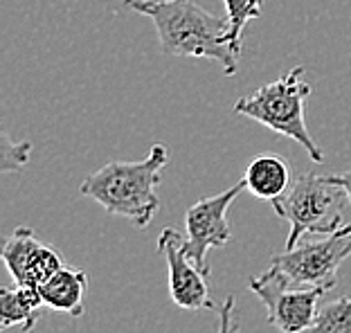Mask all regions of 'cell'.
<instances>
[{
    "mask_svg": "<svg viewBox=\"0 0 351 333\" xmlns=\"http://www.w3.org/2000/svg\"><path fill=\"white\" fill-rule=\"evenodd\" d=\"M124 5L151 18L165 54L214 59L228 77L237 75L241 47L228 41V16L207 12L194 0H124Z\"/></svg>",
    "mask_w": 351,
    "mask_h": 333,
    "instance_id": "6da1fadb",
    "label": "cell"
},
{
    "mask_svg": "<svg viewBox=\"0 0 351 333\" xmlns=\"http://www.w3.org/2000/svg\"><path fill=\"white\" fill-rule=\"evenodd\" d=\"M167 162L169 151L158 142L151 147L145 160L104 164L84 178L79 192L99 203L108 214L129 219L133 225L145 230L160 208L156 187L160 185Z\"/></svg>",
    "mask_w": 351,
    "mask_h": 333,
    "instance_id": "7a4b0ae2",
    "label": "cell"
},
{
    "mask_svg": "<svg viewBox=\"0 0 351 333\" xmlns=\"http://www.w3.org/2000/svg\"><path fill=\"white\" fill-rule=\"evenodd\" d=\"M311 95V86L304 79V68L298 66L284 73L275 82L261 86L252 95L234 101V113L245 115L250 120L263 124L266 129L279 133L284 138L304 149L306 156L315 164L324 162L322 149L308 136L306 129V99Z\"/></svg>",
    "mask_w": 351,
    "mask_h": 333,
    "instance_id": "3957f363",
    "label": "cell"
},
{
    "mask_svg": "<svg viewBox=\"0 0 351 333\" xmlns=\"http://www.w3.org/2000/svg\"><path fill=\"white\" fill-rule=\"evenodd\" d=\"M349 201L345 189L329 176L304 173L293 182L282 201L273 205L277 217L289 221L286 248H295L302 236L331 234L342 227L345 203Z\"/></svg>",
    "mask_w": 351,
    "mask_h": 333,
    "instance_id": "277c9868",
    "label": "cell"
},
{
    "mask_svg": "<svg viewBox=\"0 0 351 333\" xmlns=\"http://www.w3.org/2000/svg\"><path fill=\"white\" fill-rule=\"evenodd\" d=\"M351 257V223L320 241H304L295 248H286L273 257V266L279 268L298 286H315L331 291L338 284L342 261Z\"/></svg>",
    "mask_w": 351,
    "mask_h": 333,
    "instance_id": "5b68a950",
    "label": "cell"
},
{
    "mask_svg": "<svg viewBox=\"0 0 351 333\" xmlns=\"http://www.w3.org/2000/svg\"><path fill=\"white\" fill-rule=\"evenodd\" d=\"M250 291L266 306L268 322L282 333H302L308 329L320 308V297L326 293L315 286H298L275 266L252 277Z\"/></svg>",
    "mask_w": 351,
    "mask_h": 333,
    "instance_id": "8992f818",
    "label": "cell"
},
{
    "mask_svg": "<svg viewBox=\"0 0 351 333\" xmlns=\"http://www.w3.org/2000/svg\"><path fill=\"white\" fill-rule=\"evenodd\" d=\"M243 189V180H239L234 187L226 189V192L194 203L185 214V250L205 277L212 273L210 259H207L210 250L223 248L232 236V230L228 223V208Z\"/></svg>",
    "mask_w": 351,
    "mask_h": 333,
    "instance_id": "52a82bcc",
    "label": "cell"
},
{
    "mask_svg": "<svg viewBox=\"0 0 351 333\" xmlns=\"http://www.w3.org/2000/svg\"><path fill=\"white\" fill-rule=\"evenodd\" d=\"M3 261L14 284L38 288L50 275L66 264L59 250L45 245L32 227H16L3 245Z\"/></svg>",
    "mask_w": 351,
    "mask_h": 333,
    "instance_id": "ba28073f",
    "label": "cell"
},
{
    "mask_svg": "<svg viewBox=\"0 0 351 333\" xmlns=\"http://www.w3.org/2000/svg\"><path fill=\"white\" fill-rule=\"evenodd\" d=\"M158 250L167 259L169 268V295L176 306L185 311H201V308H217L207 291L205 275L198 271V266L191 261L185 250V239L171 227H165L160 239H158Z\"/></svg>",
    "mask_w": 351,
    "mask_h": 333,
    "instance_id": "9c48e42d",
    "label": "cell"
},
{
    "mask_svg": "<svg viewBox=\"0 0 351 333\" xmlns=\"http://www.w3.org/2000/svg\"><path fill=\"white\" fill-rule=\"evenodd\" d=\"M241 180L254 198L270 205L282 201L295 182L289 160L277 153H261L252 158Z\"/></svg>",
    "mask_w": 351,
    "mask_h": 333,
    "instance_id": "30bf717a",
    "label": "cell"
},
{
    "mask_svg": "<svg viewBox=\"0 0 351 333\" xmlns=\"http://www.w3.org/2000/svg\"><path fill=\"white\" fill-rule=\"evenodd\" d=\"M88 291V275L82 268L63 264L54 275L38 286L47 308L59 313H68L73 318L84 315V295Z\"/></svg>",
    "mask_w": 351,
    "mask_h": 333,
    "instance_id": "8fae6325",
    "label": "cell"
},
{
    "mask_svg": "<svg viewBox=\"0 0 351 333\" xmlns=\"http://www.w3.org/2000/svg\"><path fill=\"white\" fill-rule=\"evenodd\" d=\"M45 302L38 288L29 286H3L0 288V329L7 331L12 327H21L27 333L41 320Z\"/></svg>",
    "mask_w": 351,
    "mask_h": 333,
    "instance_id": "7c38bea8",
    "label": "cell"
},
{
    "mask_svg": "<svg viewBox=\"0 0 351 333\" xmlns=\"http://www.w3.org/2000/svg\"><path fill=\"white\" fill-rule=\"evenodd\" d=\"M302 333H351V297H338L322 304L311 327Z\"/></svg>",
    "mask_w": 351,
    "mask_h": 333,
    "instance_id": "4fadbf2b",
    "label": "cell"
},
{
    "mask_svg": "<svg viewBox=\"0 0 351 333\" xmlns=\"http://www.w3.org/2000/svg\"><path fill=\"white\" fill-rule=\"evenodd\" d=\"M261 3L263 0H223L228 23H230L228 41L232 45L243 50V41H241L243 27L248 25L252 18H261Z\"/></svg>",
    "mask_w": 351,
    "mask_h": 333,
    "instance_id": "5bb4252c",
    "label": "cell"
},
{
    "mask_svg": "<svg viewBox=\"0 0 351 333\" xmlns=\"http://www.w3.org/2000/svg\"><path fill=\"white\" fill-rule=\"evenodd\" d=\"M0 171L12 173L23 169L32 160V145L29 142H14L7 131L0 133Z\"/></svg>",
    "mask_w": 351,
    "mask_h": 333,
    "instance_id": "9a60e30c",
    "label": "cell"
},
{
    "mask_svg": "<svg viewBox=\"0 0 351 333\" xmlns=\"http://www.w3.org/2000/svg\"><path fill=\"white\" fill-rule=\"evenodd\" d=\"M219 333H239L237 297L234 295H228L226 302L219 306Z\"/></svg>",
    "mask_w": 351,
    "mask_h": 333,
    "instance_id": "2e32d148",
    "label": "cell"
},
{
    "mask_svg": "<svg viewBox=\"0 0 351 333\" xmlns=\"http://www.w3.org/2000/svg\"><path fill=\"white\" fill-rule=\"evenodd\" d=\"M333 182H338V185L345 189V194L349 198V203H351V169L345 171V173H338V176H329Z\"/></svg>",
    "mask_w": 351,
    "mask_h": 333,
    "instance_id": "e0dca14e",
    "label": "cell"
}]
</instances>
